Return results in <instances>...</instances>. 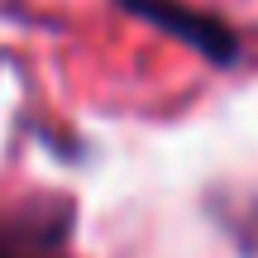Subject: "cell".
Instances as JSON below:
<instances>
[{"label":"cell","mask_w":258,"mask_h":258,"mask_svg":"<svg viewBox=\"0 0 258 258\" xmlns=\"http://www.w3.org/2000/svg\"><path fill=\"white\" fill-rule=\"evenodd\" d=\"M129 19H144L153 24L163 38L191 48L196 57H206L211 67H234L244 57V38L230 19L211 15L201 5H186V0H115Z\"/></svg>","instance_id":"cell-1"},{"label":"cell","mask_w":258,"mask_h":258,"mask_svg":"<svg viewBox=\"0 0 258 258\" xmlns=\"http://www.w3.org/2000/svg\"><path fill=\"white\" fill-rule=\"evenodd\" d=\"M0 258H24V253H15V249H0Z\"/></svg>","instance_id":"cell-2"}]
</instances>
